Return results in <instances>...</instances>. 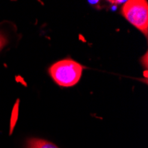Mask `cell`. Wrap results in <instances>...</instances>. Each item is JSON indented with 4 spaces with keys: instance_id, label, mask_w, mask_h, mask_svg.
I'll list each match as a JSON object with an SVG mask.
<instances>
[{
    "instance_id": "obj_3",
    "label": "cell",
    "mask_w": 148,
    "mask_h": 148,
    "mask_svg": "<svg viewBox=\"0 0 148 148\" xmlns=\"http://www.w3.org/2000/svg\"><path fill=\"white\" fill-rule=\"evenodd\" d=\"M27 148H59L54 144L48 142L44 139L31 138L28 140Z\"/></svg>"
},
{
    "instance_id": "obj_4",
    "label": "cell",
    "mask_w": 148,
    "mask_h": 148,
    "mask_svg": "<svg viewBox=\"0 0 148 148\" xmlns=\"http://www.w3.org/2000/svg\"><path fill=\"white\" fill-rule=\"evenodd\" d=\"M7 39L6 37L2 34V33H0V51H1L7 44Z\"/></svg>"
},
{
    "instance_id": "obj_2",
    "label": "cell",
    "mask_w": 148,
    "mask_h": 148,
    "mask_svg": "<svg viewBox=\"0 0 148 148\" xmlns=\"http://www.w3.org/2000/svg\"><path fill=\"white\" fill-rule=\"evenodd\" d=\"M122 12L126 20L139 29L145 36L148 31V4L145 0L126 1Z\"/></svg>"
},
{
    "instance_id": "obj_1",
    "label": "cell",
    "mask_w": 148,
    "mask_h": 148,
    "mask_svg": "<svg viewBox=\"0 0 148 148\" xmlns=\"http://www.w3.org/2000/svg\"><path fill=\"white\" fill-rule=\"evenodd\" d=\"M49 72L58 85L71 87L79 82L83 73V66L72 60H63L53 64Z\"/></svg>"
}]
</instances>
